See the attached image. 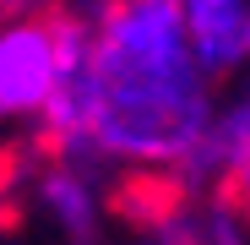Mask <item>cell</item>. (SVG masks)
Listing matches in <instances>:
<instances>
[{
    "label": "cell",
    "instance_id": "obj_1",
    "mask_svg": "<svg viewBox=\"0 0 250 245\" xmlns=\"http://www.w3.org/2000/svg\"><path fill=\"white\" fill-rule=\"evenodd\" d=\"M71 104L76 142L131 169H185L212 136V93L180 0H104Z\"/></svg>",
    "mask_w": 250,
    "mask_h": 245
},
{
    "label": "cell",
    "instance_id": "obj_2",
    "mask_svg": "<svg viewBox=\"0 0 250 245\" xmlns=\"http://www.w3.org/2000/svg\"><path fill=\"white\" fill-rule=\"evenodd\" d=\"M180 17L207 66L250 60V0H180Z\"/></svg>",
    "mask_w": 250,
    "mask_h": 245
},
{
    "label": "cell",
    "instance_id": "obj_3",
    "mask_svg": "<svg viewBox=\"0 0 250 245\" xmlns=\"http://www.w3.org/2000/svg\"><path fill=\"white\" fill-rule=\"evenodd\" d=\"M218 153H223V163H218L212 196H218V207H223L234 223L250 229V98L229 114V126H223V136H218Z\"/></svg>",
    "mask_w": 250,
    "mask_h": 245
},
{
    "label": "cell",
    "instance_id": "obj_4",
    "mask_svg": "<svg viewBox=\"0 0 250 245\" xmlns=\"http://www.w3.org/2000/svg\"><path fill=\"white\" fill-rule=\"evenodd\" d=\"M17 11H22V0H0V27H6V22H11Z\"/></svg>",
    "mask_w": 250,
    "mask_h": 245
}]
</instances>
